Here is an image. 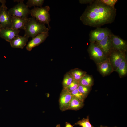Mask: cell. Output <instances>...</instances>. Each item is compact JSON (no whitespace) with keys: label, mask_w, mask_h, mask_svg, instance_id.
I'll return each mask as SVG.
<instances>
[{"label":"cell","mask_w":127,"mask_h":127,"mask_svg":"<svg viewBox=\"0 0 127 127\" xmlns=\"http://www.w3.org/2000/svg\"></svg>","instance_id":"obj_33"},{"label":"cell","mask_w":127,"mask_h":127,"mask_svg":"<svg viewBox=\"0 0 127 127\" xmlns=\"http://www.w3.org/2000/svg\"><path fill=\"white\" fill-rule=\"evenodd\" d=\"M75 125H79L81 127H94L91 124L89 116H87L86 118H83L81 120L78 121L75 123Z\"/></svg>","instance_id":"obj_22"},{"label":"cell","mask_w":127,"mask_h":127,"mask_svg":"<svg viewBox=\"0 0 127 127\" xmlns=\"http://www.w3.org/2000/svg\"><path fill=\"white\" fill-rule=\"evenodd\" d=\"M116 14L115 8L108 6L99 0H94L87 6L80 19L85 25L98 28L113 22Z\"/></svg>","instance_id":"obj_1"},{"label":"cell","mask_w":127,"mask_h":127,"mask_svg":"<svg viewBox=\"0 0 127 127\" xmlns=\"http://www.w3.org/2000/svg\"><path fill=\"white\" fill-rule=\"evenodd\" d=\"M75 125V124L73 125H72L70 123L66 122L65 127H73Z\"/></svg>","instance_id":"obj_29"},{"label":"cell","mask_w":127,"mask_h":127,"mask_svg":"<svg viewBox=\"0 0 127 127\" xmlns=\"http://www.w3.org/2000/svg\"><path fill=\"white\" fill-rule=\"evenodd\" d=\"M120 77L125 75L127 72V64L126 56L124 57L116 70Z\"/></svg>","instance_id":"obj_19"},{"label":"cell","mask_w":127,"mask_h":127,"mask_svg":"<svg viewBox=\"0 0 127 127\" xmlns=\"http://www.w3.org/2000/svg\"><path fill=\"white\" fill-rule=\"evenodd\" d=\"M24 0H20L18 4L10 8L8 11L12 16L27 18L30 14L31 10L23 3Z\"/></svg>","instance_id":"obj_5"},{"label":"cell","mask_w":127,"mask_h":127,"mask_svg":"<svg viewBox=\"0 0 127 127\" xmlns=\"http://www.w3.org/2000/svg\"><path fill=\"white\" fill-rule=\"evenodd\" d=\"M105 4L111 7L115 8V4L118 1V0H99Z\"/></svg>","instance_id":"obj_27"},{"label":"cell","mask_w":127,"mask_h":127,"mask_svg":"<svg viewBox=\"0 0 127 127\" xmlns=\"http://www.w3.org/2000/svg\"><path fill=\"white\" fill-rule=\"evenodd\" d=\"M71 75L68 72L64 75L62 84L64 88H65L70 85L74 81Z\"/></svg>","instance_id":"obj_21"},{"label":"cell","mask_w":127,"mask_h":127,"mask_svg":"<svg viewBox=\"0 0 127 127\" xmlns=\"http://www.w3.org/2000/svg\"><path fill=\"white\" fill-rule=\"evenodd\" d=\"M94 0H79L80 3L81 4H90L93 2Z\"/></svg>","instance_id":"obj_28"},{"label":"cell","mask_w":127,"mask_h":127,"mask_svg":"<svg viewBox=\"0 0 127 127\" xmlns=\"http://www.w3.org/2000/svg\"><path fill=\"white\" fill-rule=\"evenodd\" d=\"M56 127H61L60 124H58L56 125Z\"/></svg>","instance_id":"obj_31"},{"label":"cell","mask_w":127,"mask_h":127,"mask_svg":"<svg viewBox=\"0 0 127 127\" xmlns=\"http://www.w3.org/2000/svg\"><path fill=\"white\" fill-rule=\"evenodd\" d=\"M2 27H1V25H0V31L1 30V29H2Z\"/></svg>","instance_id":"obj_32"},{"label":"cell","mask_w":127,"mask_h":127,"mask_svg":"<svg viewBox=\"0 0 127 127\" xmlns=\"http://www.w3.org/2000/svg\"><path fill=\"white\" fill-rule=\"evenodd\" d=\"M49 30L44 24L32 17L28 18L25 24L24 35L32 38L39 34L48 32Z\"/></svg>","instance_id":"obj_2"},{"label":"cell","mask_w":127,"mask_h":127,"mask_svg":"<svg viewBox=\"0 0 127 127\" xmlns=\"http://www.w3.org/2000/svg\"><path fill=\"white\" fill-rule=\"evenodd\" d=\"M100 127H108L106 126H103L101 125H100ZM117 127L116 126H115V127Z\"/></svg>","instance_id":"obj_30"},{"label":"cell","mask_w":127,"mask_h":127,"mask_svg":"<svg viewBox=\"0 0 127 127\" xmlns=\"http://www.w3.org/2000/svg\"><path fill=\"white\" fill-rule=\"evenodd\" d=\"M98 69L103 76L109 74L114 70L110 62L109 58L99 63H97Z\"/></svg>","instance_id":"obj_14"},{"label":"cell","mask_w":127,"mask_h":127,"mask_svg":"<svg viewBox=\"0 0 127 127\" xmlns=\"http://www.w3.org/2000/svg\"><path fill=\"white\" fill-rule=\"evenodd\" d=\"M50 7L48 6L44 7H38L34 8L31 10L30 14L32 17L44 24H47L49 29L50 28L49 23L50 21L49 13Z\"/></svg>","instance_id":"obj_3"},{"label":"cell","mask_w":127,"mask_h":127,"mask_svg":"<svg viewBox=\"0 0 127 127\" xmlns=\"http://www.w3.org/2000/svg\"><path fill=\"white\" fill-rule=\"evenodd\" d=\"M5 0H0L2 4L0 8V24L2 28H11L12 16L10 15L6 6Z\"/></svg>","instance_id":"obj_4"},{"label":"cell","mask_w":127,"mask_h":127,"mask_svg":"<svg viewBox=\"0 0 127 127\" xmlns=\"http://www.w3.org/2000/svg\"><path fill=\"white\" fill-rule=\"evenodd\" d=\"M20 31L11 28H2L0 32V37L10 42L16 36L19 35Z\"/></svg>","instance_id":"obj_13"},{"label":"cell","mask_w":127,"mask_h":127,"mask_svg":"<svg viewBox=\"0 0 127 127\" xmlns=\"http://www.w3.org/2000/svg\"><path fill=\"white\" fill-rule=\"evenodd\" d=\"M70 93L72 96L77 98L83 102L85 99L86 97L84 95L79 92L78 88L73 91Z\"/></svg>","instance_id":"obj_24"},{"label":"cell","mask_w":127,"mask_h":127,"mask_svg":"<svg viewBox=\"0 0 127 127\" xmlns=\"http://www.w3.org/2000/svg\"><path fill=\"white\" fill-rule=\"evenodd\" d=\"M107 35L102 40L95 43V44L102 50L107 57L109 55L111 51V35Z\"/></svg>","instance_id":"obj_11"},{"label":"cell","mask_w":127,"mask_h":127,"mask_svg":"<svg viewBox=\"0 0 127 127\" xmlns=\"http://www.w3.org/2000/svg\"><path fill=\"white\" fill-rule=\"evenodd\" d=\"M111 50H116L126 52L127 49V41L120 37L111 33Z\"/></svg>","instance_id":"obj_8"},{"label":"cell","mask_w":127,"mask_h":127,"mask_svg":"<svg viewBox=\"0 0 127 127\" xmlns=\"http://www.w3.org/2000/svg\"><path fill=\"white\" fill-rule=\"evenodd\" d=\"M72 97L70 92L66 89L63 88L59 99L60 109L62 111L68 110Z\"/></svg>","instance_id":"obj_10"},{"label":"cell","mask_w":127,"mask_h":127,"mask_svg":"<svg viewBox=\"0 0 127 127\" xmlns=\"http://www.w3.org/2000/svg\"><path fill=\"white\" fill-rule=\"evenodd\" d=\"M29 37L25 35L23 36L18 35L10 42V45L13 48L23 49L26 45Z\"/></svg>","instance_id":"obj_15"},{"label":"cell","mask_w":127,"mask_h":127,"mask_svg":"<svg viewBox=\"0 0 127 127\" xmlns=\"http://www.w3.org/2000/svg\"><path fill=\"white\" fill-rule=\"evenodd\" d=\"M44 1V0H28L26 3V5L28 7L35 6L41 7Z\"/></svg>","instance_id":"obj_23"},{"label":"cell","mask_w":127,"mask_h":127,"mask_svg":"<svg viewBox=\"0 0 127 127\" xmlns=\"http://www.w3.org/2000/svg\"><path fill=\"white\" fill-rule=\"evenodd\" d=\"M88 51L91 57L96 63L104 61L107 58L101 49L95 43H90Z\"/></svg>","instance_id":"obj_6"},{"label":"cell","mask_w":127,"mask_h":127,"mask_svg":"<svg viewBox=\"0 0 127 127\" xmlns=\"http://www.w3.org/2000/svg\"><path fill=\"white\" fill-rule=\"evenodd\" d=\"M12 16L11 28L14 29H20L24 30V25L28 18L14 16Z\"/></svg>","instance_id":"obj_16"},{"label":"cell","mask_w":127,"mask_h":127,"mask_svg":"<svg viewBox=\"0 0 127 127\" xmlns=\"http://www.w3.org/2000/svg\"><path fill=\"white\" fill-rule=\"evenodd\" d=\"M79 83L83 86L91 87L93 84V80L91 76L86 74L81 79Z\"/></svg>","instance_id":"obj_20"},{"label":"cell","mask_w":127,"mask_h":127,"mask_svg":"<svg viewBox=\"0 0 127 127\" xmlns=\"http://www.w3.org/2000/svg\"><path fill=\"white\" fill-rule=\"evenodd\" d=\"M83 105V102L75 97L72 96L68 110H78L82 108Z\"/></svg>","instance_id":"obj_18"},{"label":"cell","mask_w":127,"mask_h":127,"mask_svg":"<svg viewBox=\"0 0 127 127\" xmlns=\"http://www.w3.org/2000/svg\"><path fill=\"white\" fill-rule=\"evenodd\" d=\"M109 55V60L114 71L116 70L126 56V52L116 50H111Z\"/></svg>","instance_id":"obj_9"},{"label":"cell","mask_w":127,"mask_h":127,"mask_svg":"<svg viewBox=\"0 0 127 127\" xmlns=\"http://www.w3.org/2000/svg\"><path fill=\"white\" fill-rule=\"evenodd\" d=\"M48 36V32L38 35L28 42L26 47L27 50L31 51L33 48L38 46L44 41Z\"/></svg>","instance_id":"obj_12"},{"label":"cell","mask_w":127,"mask_h":127,"mask_svg":"<svg viewBox=\"0 0 127 127\" xmlns=\"http://www.w3.org/2000/svg\"><path fill=\"white\" fill-rule=\"evenodd\" d=\"M111 33L110 30L107 28H97L95 29L90 31L89 34V41L90 43L99 41Z\"/></svg>","instance_id":"obj_7"},{"label":"cell","mask_w":127,"mask_h":127,"mask_svg":"<svg viewBox=\"0 0 127 127\" xmlns=\"http://www.w3.org/2000/svg\"><path fill=\"white\" fill-rule=\"evenodd\" d=\"M79 85V83L78 82L74 80L70 85L65 89H66L71 93L73 91L77 88Z\"/></svg>","instance_id":"obj_26"},{"label":"cell","mask_w":127,"mask_h":127,"mask_svg":"<svg viewBox=\"0 0 127 127\" xmlns=\"http://www.w3.org/2000/svg\"><path fill=\"white\" fill-rule=\"evenodd\" d=\"M91 87H87L79 84L78 89L79 92L86 97L89 92Z\"/></svg>","instance_id":"obj_25"},{"label":"cell","mask_w":127,"mask_h":127,"mask_svg":"<svg viewBox=\"0 0 127 127\" xmlns=\"http://www.w3.org/2000/svg\"><path fill=\"white\" fill-rule=\"evenodd\" d=\"M68 73L74 80L78 83L81 79L86 74V72L78 68L71 70Z\"/></svg>","instance_id":"obj_17"}]
</instances>
